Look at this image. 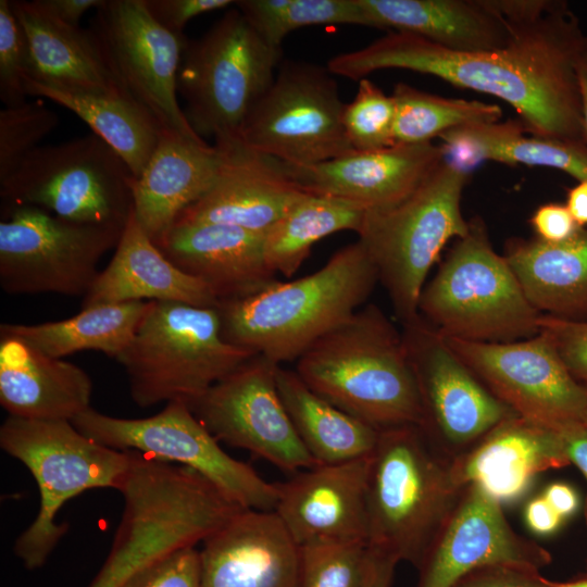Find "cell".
I'll list each match as a JSON object with an SVG mask.
<instances>
[{
  "label": "cell",
  "mask_w": 587,
  "mask_h": 587,
  "mask_svg": "<svg viewBox=\"0 0 587 587\" xmlns=\"http://www.w3.org/2000/svg\"><path fill=\"white\" fill-rule=\"evenodd\" d=\"M547 583L551 587H587V573L563 582L547 578Z\"/></svg>",
  "instance_id": "cell-55"
},
{
  "label": "cell",
  "mask_w": 587,
  "mask_h": 587,
  "mask_svg": "<svg viewBox=\"0 0 587 587\" xmlns=\"http://www.w3.org/2000/svg\"><path fill=\"white\" fill-rule=\"evenodd\" d=\"M116 587H202L200 551L183 548L126 576Z\"/></svg>",
  "instance_id": "cell-43"
},
{
  "label": "cell",
  "mask_w": 587,
  "mask_h": 587,
  "mask_svg": "<svg viewBox=\"0 0 587 587\" xmlns=\"http://www.w3.org/2000/svg\"><path fill=\"white\" fill-rule=\"evenodd\" d=\"M401 334L420 394L419 426L450 461L501 422L519 415L476 378L420 315L403 324Z\"/></svg>",
  "instance_id": "cell-15"
},
{
  "label": "cell",
  "mask_w": 587,
  "mask_h": 587,
  "mask_svg": "<svg viewBox=\"0 0 587 587\" xmlns=\"http://www.w3.org/2000/svg\"><path fill=\"white\" fill-rule=\"evenodd\" d=\"M152 301L101 304L76 315L40 324L2 323L0 336L15 337L40 352L62 359L82 350L116 359L132 341Z\"/></svg>",
  "instance_id": "cell-35"
},
{
  "label": "cell",
  "mask_w": 587,
  "mask_h": 587,
  "mask_svg": "<svg viewBox=\"0 0 587 587\" xmlns=\"http://www.w3.org/2000/svg\"><path fill=\"white\" fill-rule=\"evenodd\" d=\"M521 121L463 125L441 134L445 159L469 172L483 161L545 166L567 173L578 182L587 178V146L526 135Z\"/></svg>",
  "instance_id": "cell-32"
},
{
  "label": "cell",
  "mask_w": 587,
  "mask_h": 587,
  "mask_svg": "<svg viewBox=\"0 0 587 587\" xmlns=\"http://www.w3.org/2000/svg\"><path fill=\"white\" fill-rule=\"evenodd\" d=\"M444 158L440 145L424 142L353 151L311 165L278 163L302 190L350 202L365 212H375L389 209L409 197Z\"/></svg>",
  "instance_id": "cell-20"
},
{
  "label": "cell",
  "mask_w": 587,
  "mask_h": 587,
  "mask_svg": "<svg viewBox=\"0 0 587 587\" xmlns=\"http://www.w3.org/2000/svg\"><path fill=\"white\" fill-rule=\"evenodd\" d=\"M367 553L364 542L301 545L298 587H363Z\"/></svg>",
  "instance_id": "cell-39"
},
{
  "label": "cell",
  "mask_w": 587,
  "mask_h": 587,
  "mask_svg": "<svg viewBox=\"0 0 587 587\" xmlns=\"http://www.w3.org/2000/svg\"><path fill=\"white\" fill-rule=\"evenodd\" d=\"M570 464L559 427L517 415L452 460L450 474L459 488L478 485L503 505L523 497L538 474Z\"/></svg>",
  "instance_id": "cell-24"
},
{
  "label": "cell",
  "mask_w": 587,
  "mask_h": 587,
  "mask_svg": "<svg viewBox=\"0 0 587 587\" xmlns=\"http://www.w3.org/2000/svg\"><path fill=\"white\" fill-rule=\"evenodd\" d=\"M0 447L28 469L39 489L38 513L14 545L28 570L42 566L66 534L67 524L55 522L64 503L88 489H118L130 461L128 450L103 446L64 420L8 416Z\"/></svg>",
  "instance_id": "cell-7"
},
{
  "label": "cell",
  "mask_w": 587,
  "mask_h": 587,
  "mask_svg": "<svg viewBox=\"0 0 587 587\" xmlns=\"http://www.w3.org/2000/svg\"><path fill=\"white\" fill-rule=\"evenodd\" d=\"M580 422L587 427V409L584 412Z\"/></svg>",
  "instance_id": "cell-56"
},
{
  "label": "cell",
  "mask_w": 587,
  "mask_h": 587,
  "mask_svg": "<svg viewBox=\"0 0 587 587\" xmlns=\"http://www.w3.org/2000/svg\"><path fill=\"white\" fill-rule=\"evenodd\" d=\"M282 48L267 43L236 8L188 41L177 90L193 130L215 143L239 140L241 126L275 77Z\"/></svg>",
  "instance_id": "cell-10"
},
{
  "label": "cell",
  "mask_w": 587,
  "mask_h": 587,
  "mask_svg": "<svg viewBox=\"0 0 587 587\" xmlns=\"http://www.w3.org/2000/svg\"><path fill=\"white\" fill-rule=\"evenodd\" d=\"M276 379L290 421L317 464L347 462L372 454L379 435L377 428L315 394L296 371L279 365Z\"/></svg>",
  "instance_id": "cell-33"
},
{
  "label": "cell",
  "mask_w": 587,
  "mask_h": 587,
  "mask_svg": "<svg viewBox=\"0 0 587 587\" xmlns=\"http://www.w3.org/2000/svg\"><path fill=\"white\" fill-rule=\"evenodd\" d=\"M370 457L316 464L276 483L275 512L294 539L367 544L366 487Z\"/></svg>",
  "instance_id": "cell-21"
},
{
  "label": "cell",
  "mask_w": 587,
  "mask_h": 587,
  "mask_svg": "<svg viewBox=\"0 0 587 587\" xmlns=\"http://www.w3.org/2000/svg\"><path fill=\"white\" fill-rule=\"evenodd\" d=\"M278 366L252 355L187 404L218 441L297 473L317 463L284 407L276 379Z\"/></svg>",
  "instance_id": "cell-16"
},
{
  "label": "cell",
  "mask_w": 587,
  "mask_h": 587,
  "mask_svg": "<svg viewBox=\"0 0 587 587\" xmlns=\"http://www.w3.org/2000/svg\"><path fill=\"white\" fill-rule=\"evenodd\" d=\"M395 102L394 136L396 143L432 142L441 134L474 123L498 122V104L477 100L450 99L398 83L391 95Z\"/></svg>",
  "instance_id": "cell-37"
},
{
  "label": "cell",
  "mask_w": 587,
  "mask_h": 587,
  "mask_svg": "<svg viewBox=\"0 0 587 587\" xmlns=\"http://www.w3.org/2000/svg\"><path fill=\"white\" fill-rule=\"evenodd\" d=\"M551 553L517 534L496 499L480 486L466 485L428 548L416 587H452L471 571L496 564L541 570Z\"/></svg>",
  "instance_id": "cell-19"
},
{
  "label": "cell",
  "mask_w": 587,
  "mask_h": 587,
  "mask_svg": "<svg viewBox=\"0 0 587 587\" xmlns=\"http://www.w3.org/2000/svg\"><path fill=\"white\" fill-rule=\"evenodd\" d=\"M566 208L575 222L582 227H587V178L579 180L570 188L566 193Z\"/></svg>",
  "instance_id": "cell-53"
},
{
  "label": "cell",
  "mask_w": 587,
  "mask_h": 587,
  "mask_svg": "<svg viewBox=\"0 0 587 587\" xmlns=\"http://www.w3.org/2000/svg\"><path fill=\"white\" fill-rule=\"evenodd\" d=\"M235 5L254 30L276 48H282L285 37L300 27L338 24L371 27L360 0H240Z\"/></svg>",
  "instance_id": "cell-38"
},
{
  "label": "cell",
  "mask_w": 587,
  "mask_h": 587,
  "mask_svg": "<svg viewBox=\"0 0 587 587\" xmlns=\"http://www.w3.org/2000/svg\"><path fill=\"white\" fill-rule=\"evenodd\" d=\"M71 422L103 446L191 469L245 509L276 508V483L266 482L251 465L227 454L185 401H170L143 419L114 417L90 407Z\"/></svg>",
  "instance_id": "cell-14"
},
{
  "label": "cell",
  "mask_w": 587,
  "mask_h": 587,
  "mask_svg": "<svg viewBox=\"0 0 587 587\" xmlns=\"http://www.w3.org/2000/svg\"><path fill=\"white\" fill-rule=\"evenodd\" d=\"M365 211L350 202L307 192L265 234L264 255L275 274L295 275L314 243L342 230H360Z\"/></svg>",
  "instance_id": "cell-36"
},
{
  "label": "cell",
  "mask_w": 587,
  "mask_h": 587,
  "mask_svg": "<svg viewBox=\"0 0 587 587\" xmlns=\"http://www.w3.org/2000/svg\"><path fill=\"white\" fill-rule=\"evenodd\" d=\"M539 329L550 339L573 378L587 391V322L541 315Z\"/></svg>",
  "instance_id": "cell-44"
},
{
  "label": "cell",
  "mask_w": 587,
  "mask_h": 587,
  "mask_svg": "<svg viewBox=\"0 0 587 587\" xmlns=\"http://www.w3.org/2000/svg\"><path fill=\"white\" fill-rule=\"evenodd\" d=\"M92 380L79 366L0 336V403L27 420L72 421L89 409Z\"/></svg>",
  "instance_id": "cell-29"
},
{
  "label": "cell",
  "mask_w": 587,
  "mask_h": 587,
  "mask_svg": "<svg viewBox=\"0 0 587 587\" xmlns=\"http://www.w3.org/2000/svg\"><path fill=\"white\" fill-rule=\"evenodd\" d=\"M59 125L58 114L41 101L0 111V182L8 178Z\"/></svg>",
  "instance_id": "cell-41"
},
{
  "label": "cell",
  "mask_w": 587,
  "mask_h": 587,
  "mask_svg": "<svg viewBox=\"0 0 587 587\" xmlns=\"http://www.w3.org/2000/svg\"><path fill=\"white\" fill-rule=\"evenodd\" d=\"M490 3L511 26V39L501 49L457 51L390 32L361 49L333 57L326 67L333 75L354 80L384 68L434 75L505 101L532 135L585 143L576 60L587 36L575 14L563 1Z\"/></svg>",
  "instance_id": "cell-1"
},
{
  "label": "cell",
  "mask_w": 587,
  "mask_h": 587,
  "mask_svg": "<svg viewBox=\"0 0 587 587\" xmlns=\"http://www.w3.org/2000/svg\"><path fill=\"white\" fill-rule=\"evenodd\" d=\"M377 283V270L358 240L304 277L277 279L249 296L220 301L222 336L276 364L297 361L361 309Z\"/></svg>",
  "instance_id": "cell-2"
},
{
  "label": "cell",
  "mask_w": 587,
  "mask_h": 587,
  "mask_svg": "<svg viewBox=\"0 0 587 587\" xmlns=\"http://www.w3.org/2000/svg\"><path fill=\"white\" fill-rule=\"evenodd\" d=\"M264 238L229 224L175 223L153 242L220 302L249 296L277 280L265 261Z\"/></svg>",
  "instance_id": "cell-25"
},
{
  "label": "cell",
  "mask_w": 587,
  "mask_h": 587,
  "mask_svg": "<svg viewBox=\"0 0 587 587\" xmlns=\"http://www.w3.org/2000/svg\"><path fill=\"white\" fill-rule=\"evenodd\" d=\"M124 509L112 548L88 587H116L141 566L196 547L242 508L196 471L128 450Z\"/></svg>",
  "instance_id": "cell-4"
},
{
  "label": "cell",
  "mask_w": 587,
  "mask_h": 587,
  "mask_svg": "<svg viewBox=\"0 0 587 587\" xmlns=\"http://www.w3.org/2000/svg\"><path fill=\"white\" fill-rule=\"evenodd\" d=\"M27 96L49 99L75 113L104 140L138 178L152 157L162 126L132 96L125 93H78L51 88L28 77Z\"/></svg>",
  "instance_id": "cell-34"
},
{
  "label": "cell",
  "mask_w": 587,
  "mask_h": 587,
  "mask_svg": "<svg viewBox=\"0 0 587 587\" xmlns=\"http://www.w3.org/2000/svg\"><path fill=\"white\" fill-rule=\"evenodd\" d=\"M524 519L527 527L540 536L554 534L564 521L542 495L530 499L526 503Z\"/></svg>",
  "instance_id": "cell-49"
},
{
  "label": "cell",
  "mask_w": 587,
  "mask_h": 587,
  "mask_svg": "<svg viewBox=\"0 0 587 587\" xmlns=\"http://www.w3.org/2000/svg\"><path fill=\"white\" fill-rule=\"evenodd\" d=\"M134 175L99 136L40 146L0 182L2 205H33L84 224L125 227Z\"/></svg>",
  "instance_id": "cell-11"
},
{
  "label": "cell",
  "mask_w": 587,
  "mask_h": 587,
  "mask_svg": "<svg viewBox=\"0 0 587 587\" xmlns=\"http://www.w3.org/2000/svg\"><path fill=\"white\" fill-rule=\"evenodd\" d=\"M452 587H551L539 571L505 564L475 569Z\"/></svg>",
  "instance_id": "cell-45"
},
{
  "label": "cell",
  "mask_w": 587,
  "mask_h": 587,
  "mask_svg": "<svg viewBox=\"0 0 587 587\" xmlns=\"http://www.w3.org/2000/svg\"><path fill=\"white\" fill-rule=\"evenodd\" d=\"M146 300L207 308L218 304L202 282L184 273L160 251L132 211L111 261L83 297L82 309Z\"/></svg>",
  "instance_id": "cell-28"
},
{
  "label": "cell",
  "mask_w": 587,
  "mask_h": 587,
  "mask_svg": "<svg viewBox=\"0 0 587 587\" xmlns=\"http://www.w3.org/2000/svg\"><path fill=\"white\" fill-rule=\"evenodd\" d=\"M215 145L224 159L214 184L175 223L229 224L265 235L307 195L278 161L240 141Z\"/></svg>",
  "instance_id": "cell-23"
},
{
  "label": "cell",
  "mask_w": 587,
  "mask_h": 587,
  "mask_svg": "<svg viewBox=\"0 0 587 587\" xmlns=\"http://www.w3.org/2000/svg\"><path fill=\"white\" fill-rule=\"evenodd\" d=\"M123 88L163 129L204 140L191 127L177 99V80L188 40L161 26L145 0H104L90 27Z\"/></svg>",
  "instance_id": "cell-17"
},
{
  "label": "cell",
  "mask_w": 587,
  "mask_h": 587,
  "mask_svg": "<svg viewBox=\"0 0 587 587\" xmlns=\"http://www.w3.org/2000/svg\"><path fill=\"white\" fill-rule=\"evenodd\" d=\"M559 428L570 463L574 464L587 480V427L576 421ZM584 516L587 525V496L584 503Z\"/></svg>",
  "instance_id": "cell-48"
},
{
  "label": "cell",
  "mask_w": 587,
  "mask_h": 587,
  "mask_svg": "<svg viewBox=\"0 0 587 587\" xmlns=\"http://www.w3.org/2000/svg\"><path fill=\"white\" fill-rule=\"evenodd\" d=\"M29 51L10 0H0V99L5 107L26 102Z\"/></svg>",
  "instance_id": "cell-42"
},
{
  "label": "cell",
  "mask_w": 587,
  "mask_h": 587,
  "mask_svg": "<svg viewBox=\"0 0 587 587\" xmlns=\"http://www.w3.org/2000/svg\"><path fill=\"white\" fill-rule=\"evenodd\" d=\"M253 354L222 336L216 308L152 301L132 341L115 359L141 408L203 395Z\"/></svg>",
  "instance_id": "cell-9"
},
{
  "label": "cell",
  "mask_w": 587,
  "mask_h": 587,
  "mask_svg": "<svg viewBox=\"0 0 587 587\" xmlns=\"http://www.w3.org/2000/svg\"><path fill=\"white\" fill-rule=\"evenodd\" d=\"M416 424L379 430L370 455L367 546L417 569L463 488Z\"/></svg>",
  "instance_id": "cell-5"
},
{
  "label": "cell",
  "mask_w": 587,
  "mask_h": 587,
  "mask_svg": "<svg viewBox=\"0 0 587 587\" xmlns=\"http://www.w3.org/2000/svg\"><path fill=\"white\" fill-rule=\"evenodd\" d=\"M503 257L540 314L587 322V227L559 243L511 239Z\"/></svg>",
  "instance_id": "cell-31"
},
{
  "label": "cell",
  "mask_w": 587,
  "mask_h": 587,
  "mask_svg": "<svg viewBox=\"0 0 587 587\" xmlns=\"http://www.w3.org/2000/svg\"><path fill=\"white\" fill-rule=\"evenodd\" d=\"M371 27L412 34L457 51H494L512 36L490 0H360Z\"/></svg>",
  "instance_id": "cell-30"
},
{
  "label": "cell",
  "mask_w": 587,
  "mask_h": 587,
  "mask_svg": "<svg viewBox=\"0 0 587 587\" xmlns=\"http://www.w3.org/2000/svg\"><path fill=\"white\" fill-rule=\"evenodd\" d=\"M0 286L9 295L84 297L124 227L75 223L33 205H2Z\"/></svg>",
  "instance_id": "cell-12"
},
{
  "label": "cell",
  "mask_w": 587,
  "mask_h": 587,
  "mask_svg": "<svg viewBox=\"0 0 587 587\" xmlns=\"http://www.w3.org/2000/svg\"><path fill=\"white\" fill-rule=\"evenodd\" d=\"M542 496L564 521L573 516L580 504L575 488L562 482H554L548 485Z\"/></svg>",
  "instance_id": "cell-52"
},
{
  "label": "cell",
  "mask_w": 587,
  "mask_h": 587,
  "mask_svg": "<svg viewBox=\"0 0 587 587\" xmlns=\"http://www.w3.org/2000/svg\"><path fill=\"white\" fill-rule=\"evenodd\" d=\"M38 4L60 22L77 27L83 15L98 9L104 0H37Z\"/></svg>",
  "instance_id": "cell-50"
},
{
  "label": "cell",
  "mask_w": 587,
  "mask_h": 587,
  "mask_svg": "<svg viewBox=\"0 0 587 587\" xmlns=\"http://www.w3.org/2000/svg\"><path fill=\"white\" fill-rule=\"evenodd\" d=\"M395 102L370 79L359 80L353 100L345 103L342 125L355 151H373L396 145Z\"/></svg>",
  "instance_id": "cell-40"
},
{
  "label": "cell",
  "mask_w": 587,
  "mask_h": 587,
  "mask_svg": "<svg viewBox=\"0 0 587 587\" xmlns=\"http://www.w3.org/2000/svg\"><path fill=\"white\" fill-rule=\"evenodd\" d=\"M469 174L445 158L398 204L366 212L358 232L386 289L395 314L407 324L419 315L426 277L451 239L464 237L470 224L461 210Z\"/></svg>",
  "instance_id": "cell-8"
},
{
  "label": "cell",
  "mask_w": 587,
  "mask_h": 587,
  "mask_svg": "<svg viewBox=\"0 0 587 587\" xmlns=\"http://www.w3.org/2000/svg\"><path fill=\"white\" fill-rule=\"evenodd\" d=\"M295 371L315 394L378 430L421 423L402 334L375 304L363 305L317 339Z\"/></svg>",
  "instance_id": "cell-3"
},
{
  "label": "cell",
  "mask_w": 587,
  "mask_h": 587,
  "mask_svg": "<svg viewBox=\"0 0 587 587\" xmlns=\"http://www.w3.org/2000/svg\"><path fill=\"white\" fill-rule=\"evenodd\" d=\"M529 224L536 238L549 243L566 241L582 229L566 205L558 202L538 207L530 216Z\"/></svg>",
  "instance_id": "cell-47"
},
{
  "label": "cell",
  "mask_w": 587,
  "mask_h": 587,
  "mask_svg": "<svg viewBox=\"0 0 587 587\" xmlns=\"http://www.w3.org/2000/svg\"><path fill=\"white\" fill-rule=\"evenodd\" d=\"M363 587H391L395 570L399 563L395 558L370 546Z\"/></svg>",
  "instance_id": "cell-51"
},
{
  "label": "cell",
  "mask_w": 587,
  "mask_h": 587,
  "mask_svg": "<svg viewBox=\"0 0 587 587\" xmlns=\"http://www.w3.org/2000/svg\"><path fill=\"white\" fill-rule=\"evenodd\" d=\"M11 7L27 39L28 78L70 92L129 95L91 28L60 22L37 0L11 1Z\"/></svg>",
  "instance_id": "cell-26"
},
{
  "label": "cell",
  "mask_w": 587,
  "mask_h": 587,
  "mask_svg": "<svg viewBox=\"0 0 587 587\" xmlns=\"http://www.w3.org/2000/svg\"><path fill=\"white\" fill-rule=\"evenodd\" d=\"M199 551L202 587H298L300 545L275 511L242 509Z\"/></svg>",
  "instance_id": "cell-22"
},
{
  "label": "cell",
  "mask_w": 587,
  "mask_h": 587,
  "mask_svg": "<svg viewBox=\"0 0 587 587\" xmlns=\"http://www.w3.org/2000/svg\"><path fill=\"white\" fill-rule=\"evenodd\" d=\"M151 16L164 28L183 34L193 17L235 4L232 0H145Z\"/></svg>",
  "instance_id": "cell-46"
},
{
  "label": "cell",
  "mask_w": 587,
  "mask_h": 587,
  "mask_svg": "<svg viewBox=\"0 0 587 587\" xmlns=\"http://www.w3.org/2000/svg\"><path fill=\"white\" fill-rule=\"evenodd\" d=\"M576 74L579 86L584 140L587 146V38L576 60Z\"/></svg>",
  "instance_id": "cell-54"
},
{
  "label": "cell",
  "mask_w": 587,
  "mask_h": 587,
  "mask_svg": "<svg viewBox=\"0 0 587 587\" xmlns=\"http://www.w3.org/2000/svg\"><path fill=\"white\" fill-rule=\"evenodd\" d=\"M344 108L327 67L286 61L249 111L238 141L291 165L333 160L355 151L344 129Z\"/></svg>",
  "instance_id": "cell-13"
},
{
  "label": "cell",
  "mask_w": 587,
  "mask_h": 587,
  "mask_svg": "<svg viewBox=\"0 0 587 587\" xmlns=\"http://www.w3.org/2000/svg\"><path fill=\"white\" fill-rule=\"evenodd\" d=\"M223 159L216 145L162 130L152 157L132 184L135 217L152 241L212 187Z\"/></svg>",
  "instance_id": "cell-27"
},
{
  "label": "cell",
  "mask_w": 587,
  "mask_h": 587,
  "mask_svg": "<svg viewBox=\"0 0 587 587\" xmlns=\"http://www.w3.org/2000/svg\"><path fill=\"white\" fill-rule=\"evenodd\" d=\"M419 299V315L445 337L512 342L539 334L540 314L526 298L505 258L474 217Z\"/></svg>",
  "instance_id": "cell-6"
},
{
  "label": "cell",
  "mask_w": 587,
  "mask_h": 587,
  "mask_svg": "<svg viewBox=\"0 0 587 587\" xmlns=\"http://www.w3.org/2000/svg\"><path fill=\"white\" fill-rule=\"evenodd\" d=\"M442 337L476 378L520 416L553 427L580 422L587 391L545 334L497 344Z\"/></svg>",
  "instance_id": "cell-18"
}]
</instances>
